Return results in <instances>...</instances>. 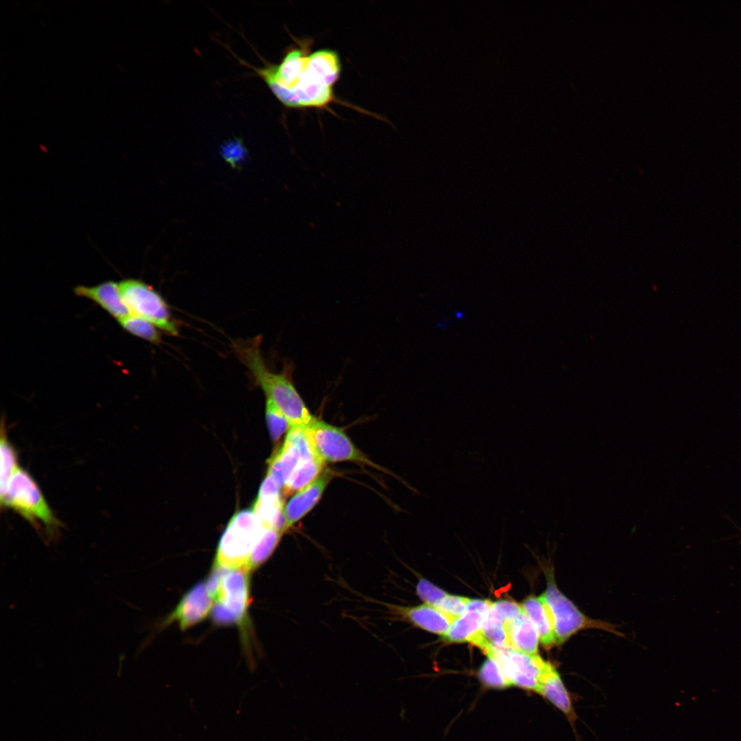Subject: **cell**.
I'll return each mask as SVG.
<instances>
[{
  "instance_id": "1",
  "label": "cell",
  "mask_w": 741,
  "mask_h": 741,
  "mask_svg": "<svg viewBox=\"0 0 741 741\" xmlns=\"http://www.w3.org/2000/svg\"><path fill=\"white\" fill-rule=\"evenodd\" d=\"M260 337L238 341L235 351L249 369L255 381L284 414L292 427H307L315 419L307 408L286 371L273 373L266 365L260 351Z\"/></svg>"
},
{
  "instance_id": "2",
  "label": "cell",
  "mask_w": 741,
  "mask_h": 741,
  "mask_svg": "<svg viewBox=\"0 0 741 741\" xmlns=\"http://www.w3.org/2000/svg\"><path fill=\"white\" fill-rule=\"evenodd\" d=\"M266 528L252 510L235 514L219 542L214 566L248 571L252 551Z\"/></svg>"
},
{
  "instance_id": "3",
  "label": "cell",
  "mask_w": 741,
  "mask_h": 741,
  "mask_svg": "<svg viewBox=\"0 0 741 741\" xmlns=\"http://www.w3.org/2000/svg\"><path fill=\"white\" fill-rule=\"evenodd\" d=\"M1 506L10 508L54 535L60 524L30 473L19 467L12 475Z\"/></svg>"
},
{
  "instance_id": "4",
  "label": "cell",
  "mask_w": 741,
  "mask_h": 741,
  "mask_svg": "<svg viewBox=\"0 0 741 741\" xmlns=\"http://www.w3.org/2000/svg\"><path fill=\"white\" fill-rule=\"evenodd\" d=\"M546 589L541 595L548 604L554 620L556 645L561 646L578 632L588 628L603 630L620 636L617 627L609 622L593 620L585 615L557 587L554 571H545Z\"/></svg>"
},
{
  "instance_id": "5",
  "label": "cell",
  "mask_w": 741,
  "mask_h": 741,
  "mask_svg": "<svg viewBox=\"0 0 741 741\" xmlns=\"http://www.w3.org/2000/svg\"><path fill=\"white\" fill-rule=\"evenodd\" d=\"M119 289L132 315L143 318L168 333L178 334L176 324L162 296L144 282L128 279L120 281Z\"/></svg>"
},
{
  "instance_id": "6",
  "label": "cell",
  "mask_w": 741,
  "mask_h": 741,
  "mask_svg": "<svg viewBox=\"0 0 741 741\" xmlns=\"http://www.w3.org/2000/svg\"><path fill=\"white\" fill-rule=\"evenodd\" d=\"M305 432L314 453L325 463L352 461L378 468L338 427L315 418Z\"/></svg>"
},
{
  "instance_id": "7",
  "label": "cell",
  "mask_w": 741,
  "mask_h": 741,
  "mask_svg": "<svg viewBox=\"0 0 741 741\" xmlns=\"http://www.w3.org/2000/svg\"><path fill=\"white\" fill-rule=\"evenodd\" d=\"M249 572L227 569L211 609L213 620L220 625L240 623L246 615L249 600Z\"/></svg>"
},
{
  "instance_id": "8",
  "label": "cell",
  "mask_w": 741,
  "mask_h": 741,
  "mask_svg": "<svg viewBox=\"0 0 741 741\" xmlns=\"http://www.w3.org/2000/svg\"><path fill=\"white\" fill-rule=\"evenodd\" d=\"M484 653L496 659L511 685L536 692L550 663L538 654L530 655L514 649L491 647Z\"/></svg>"
},
{
  "instance_id": "9",
  "label": "cell",
  "mask_w": 741,
  "mask_h": 741,
  "mask_svg": "<svg viewBox=\"0 0 741 741\" xmlns=\"http://www.w3.org/2000/svg\"><path fill=\"white\" fill-rule=\"evenodd\" d=\"M213 602L206 582L201 581L183 597L165 622H177L182 630L187 629L207 616L212 609Z\"/></svg>"
},
{
  "instance_id": "10",
  "label": "cell",
  "mask_w": 741,
  "mask_h": 741,
  "mask_svg": "<svg viewBox=\"0 0 741 741\" xmlns=\"http://www.w3.org/2000/svg\"><path fill=\"white\" fill-rule=\"evenodd\" d=\"M383 604L391 614L408 621L421 628L442 636L447 634L453 622V620L436 607L425 603L414 607L400 606L386 602Z\"/></svg>"
},
{
  "instance_id": "11",
  "label": "cell",
  "mask_w": 741,
  "mask_h": 741,
  "mask_svg": "<svg viewBox=\"0 0 741 741\" xmlns=\"http://www.w3.org/2000/svg\"><path fill=\"white\" fill-rule=\"evenodd\" d=\"M332 474L325 470L310 484L290 499L284 507V514L289 528L303 518L317 504L329 483Z\"/></svg>"
},
{
  "instance_id": "12",
  "label": "cell",
  "mask_w": 741,
  "mask_h": 741,
  "mask_svg": "<svg viewBox=\"0 0 741 741\" xmlns=\"http://www.w3.org/2000/svg\"><path fill=\"white\" fill-rule=\"evenodd\" d=\"M73 291L77 296L97 303L118 321L132 315L122 298L118 283L107 281L92 287L78 285Z\"/></svg>"
},
{
  "instance_id": "13",
  "label": "cell",
  "mask_w": 741,
  "mask_h": 741,
  "mask_svg": "<svg viewBox=\"0 0 741 741\" xmlns=\"http://www.w3.org/2000/svg\"><path fill=\"white\" fill-rule=\"evenodd\" d=\"M301 460V451L290 428L283 445L269 460L268 473L283 488Z\"/></svg>"
},
{
  "instance_id": "14",
  "label": "cell",
  "mask_w": 741,
  "mask_h": 741,
  "mask_svg": "<svg viewBox=\"0 0 741 741\" xmlns=\"http://www.w3.org/2000/svg\"><path fill=\"white\" fill-rule=\"evenodd\" d=\"M537 693L543 696L572 722L576 716L572 698L558 672L551 663L543 674Z\"/></svg>"
},
{
  "instance_id": "15",
  "label": "cell",
  "mask_w": 741,
  "mask_h": 741,
  "mask_svg": "<svg viewBox=\"0 0 741 741\" xmlns=\"http://www.w3.org/2000/svg\"><path fill=\"white\" fill-rule=\"evenodd\" d=\"M534 626L545 649L556 645V635L551 611L542 595L528 597L521 604Z\"/></svg>"
},
{
  "instance_id": "16",
  "label": "cell",
  "mask_w": 741,
  "mask_h": 741,
  "mask_svg": "<svg viewBox=\"0 0 741 741\" xmlns=\"http://www.w3.org/2000/svg\"><path fill=\"white\" fill-rule=\"evenodd\" d=\"M506 628L512 649L537 655L539 636L524 609L514 620L507 622Z\"/></svg>"
},
{
  "instance_id": "17",
  "label": "cell",
  "mask_w": 741,
  "mask_h": 741,
  "mask_svg": "<svg viewBox=\"0 0 741 741\" xmlns=\"http://www.w3.org/2000/svg\"><path fill=\"white\" fill-rule=\"evenodd\" d=\"M309 66L324 83L330 86H333L340 78L341 62L334 50L322 49L309 54Z\"/></svg>"
},
{
  "instance_id": "18",
  "label": "cell",
  "mask_w": 741,
  "mask_h": 741,
  "mask_svg": "<svg viewBox=\"0 0 741 741\" xmlns=\"http://www.w3.org/2000/svg\"><path fill=\"white\" fill-rule=\"evenodd\" d=\"M486 614L466 609L462 615L452 622L443 638L450 642H471L480 633Z\"/></svg>"
},
{
  "instance_id": "19",
  "label": "cell",
  "mask_w": 741,
  "mask_h": 741,
  "mask_svg": "<svg viewBox=\"0 0 741 741\" xmlns=\"http://www.w3.org/2000/svg\"><path fill=\"white\" fill-rule=\"evenodd\" d=\"M325 462L315 457L301 460L283 486V493L290 495L298 491L313 482L322 471Z\"/></svg>"
},
{
  "instance_id": "20",
  "label": "cell",
  "mask_w": 741,
  "mask_h": 741,
  "mask_svg": "<svg viewBox=\"0 0 741 741\" xmlns=\"http://www.w3.org/2000/svg\"><path fill=\"white\" fill-rule=\"evenodd\" d=\"M283 534V532L273 528H265L250 554L247 567L248 572L257 568L269 558Z\"/></svg>"
},
{
  "instance_id": "21",
  "label": "cell",
  "mask_w": 741,
  "mask_h": 741,
  "mask_svg": "<svg viewBox=\"0 0 741 741\" xmlns=\"http://www.w3.org/2000/svg\"><path fill=\"white\" fill-rule=\"evenodd\" d=\"M2 427L0 441L1 471L0 499H3L12 475L19 468L16 451L8 440Z\"/></svg>"
},
{
  "instance_id": "22",
  "label": "cell",
  "mask_w": 741,
  "mask_h": 741,
  "mask_svg": "<svg viewBox=\"0 0 741 741\" xmlns=\"http://www.w3.org/2000/svg\"><path fill=\"white\" fill-rule=\"evenodd\" d=\"M119 322L130 333L152 343L158 344L161 340L156 327L143 318L131 315L119 320Z\"/></svg>"
},
{
  "instance_id": "23",
  "label": "cell",
  "mask_w": 741,
  "mask_h": 741,
  "mask_svg": "<svg viewBox=\"0 0 741 741\" xmlns=\"http://www.w3.org/2000/svg\"><path fill=\"white\" fill-rule=\"evenodd\" d=\"M487 657V659L483 663L478 672L479 678L483 684L487 687L497 689L511 686L496 659L490 655Z\"/></svg>"
},
{
  "instance_id": "24",
  "label": "cell",
  "mask_w": 741,
  "mask_h": 741,
  "mask_svg": "<svg viewBox=\"0 0 741 741\" xmlns=\"http://www.w3.org/2000/svg\"><path fill=\"white\" fill-rule=\"evenodd\" d=\"M266 419L273 441L278 440L292 427L291 423L284 414L269 399H267L266 403Z\"/></svg>"
},
{
  "instance_id": "25",
  "label": "cell",
  "mask_w": 741,
  "mask_h": 741,
  "mask_svg": "<svg viewBox=\"0 0 741 741\" xmlns=\"http://www.w3.org/2000/svg\"><path fill=\"white\" fill-rule=\"evenodd\" d=\"M469 601L470 599L465 597L447 594L434 607L454 622L463 615Z\"/></svg>"
},
{
  "instance_id": "26",
  "label": "cell",
  "mask_w": 741,
  "mask_h": 741,
  "mask_svg": "<svg viewBox=\"0 0 741 741\" xmlns=\"http://www.w3.org/2000/svg\"><path fill=\"white\" fill-rule=\"evenodd\" d=\"M221 154L227 163L236 168L245 159L247 150L240 139L234 138L222 145Z\"/></svg>"
},
{
  "instance_id": "27",
  "label": "cell",
  "mask_w": 741,
  "mask_h": 741,
  "mask_svg": "<svg viewBox=\"0 0 741 741\" xmlns=\"http://www.w3.org/2000/svg\"><path fill=\"white\" fill-rule=\"evenodd\" d=\"M416 593L425 604L435 607L447 593L425 578L419 579L416 585Z\"/></svg>"
},
{
  "instance_id": "28",
  "label": "cell",
  "mask_w": 741,
  "mask_h": 741,
  "mask_svg": "<svg viewBox=\"0 0 741 741\" xmlns=\"http://www.w3.org/2000/svg\"><path fill=\"white\" fill-rule=\"evenodd\" d=\"M505 622L514 620L524 610L522 605L508 600H499L492 604Z\"/></svg>"
},
{
  "instance_id": "29",
  "label": "cell",
  "mask_w": 741,
  "mask_h": 741,
  "mask_svg": "<svg viewBox=\"0 0 741 741\" xmlns=\"http://www.w3.org/2000/svg\"><path fill=\"white\" fill-rule=\"evenodd\" d=\"M281 486L274 478L268 473L263 481L257 499H273L281 497L280 490Z\"/></svg>"
}]
</instances>
